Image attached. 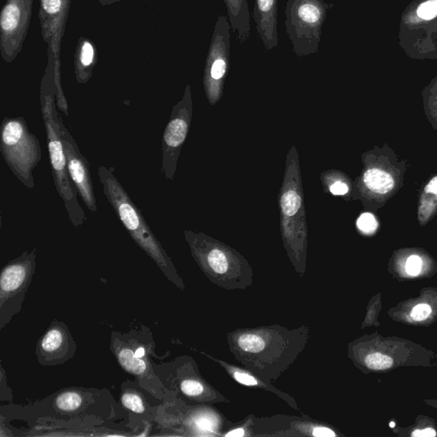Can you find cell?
<instances>
[{
  "label": "cell",
  "mask_w": 437,
  "mask_h": 437,
  "mask_svg": "<svg viewBox=\"0 0 437 437\" xmlns=\"http://www.w3.org/2000/svg\"><path fill=\"white\" fill-rule=\"evenodd\" d=\"M97 174L106 198L131 238L156 263L167 279L182 288L181 280L175 271L172 261L162 248L160 241L151 231L140 208L130 198L125 188L112 171L104 165L99 167Z\"/></svg>",
  "instance_id": "6da1fadb"
},
{
  "label": "cell",
  "mask_w": 437,
  "mask_h": 437,
  "mask_svg": "<svg viewBox=\"0 0 437 437\" xmlns=\"http://www.w3.org/2000/svg\"><path fill=\"white\" fill-rule=\"evenodd\" d=\"M42 113L47 138V148L52 167L53 181L56 191L64 204L69 222L73 227H80L87 220L85 211L78 201V193L71 183L65 156L62 137H61L56 95L51 89L43 88L42 91Z\"/></svg>",
  "instance_id": "7a4b0ae2"
},
{
  "label": "cell",
  "mask_w": 437,
  "mask_h": 437,
  "mask_svg": "<svg viewBox=\"0 0 437 437\" xmlns=\"http://www.w3.org/2000/svg\"><path fill=\"white\" fill-rule=\"evenodd\" d=\"M0 151L14 176L28 189H35L34 171L42 158L40 140L23 116L5 117L0 131Z\"/></svg>",
  "instance_id": "3957f363"
},
{
  "label": "cell",
  "mask_w": 437,
  "mask_h": 437,
  "mask_svg": "<svg viewBox=\"0 0 437 437\" xmlns=\"http://www.w3.org/2000/svg\"><path fill=\"white\" fill-rule=\"evenodd\" d=\"M329 8L324 0H288L285 28L298 58L318 53L322 27Z\"/></svg>",
  "instance_id": "277c9868"
},
{
  "label": "cell",
  "mask_w": 437,
  "mask_h": 437,
  "mask_svg": "<svg viewBox=\"0 0 437 437\" xmlns=\"http://www.w3.org/2000/svg\"><path fill=\"white\" fill-rule=\"evenodd\" d=\"M36 251H24L10 261L0 277V314L1 328L21 309L22 302L35 275Z\"/></svg>",
  "instance_id": "5b68a950"
},
{
  "label": "cell",
  "mask_w": 437,
  "mask_h": 437,
  "mask_svg": "<svg viewBox=\"0 0 437 437\" xmlns=\"http://www.w3.org/2000/svg\"><path fill=\"white\" fill-rule=\"evenodd\" d=\"M59 125L71 181L85 207L92 213H97V205L92 179L91 165L88 159L80 152L75 138L64 125L62 117L60 116Z\"/></svg>",
  "instance_id": "8992f818"
},
{
  "label": "cell",
  "mask_w": 437,
  "mask_h": 437,
  "mask_svg": "<svg viewBox=\"0 0 437 437\" xmlns=\"http://www.w3.org/2000/svg\"><path fill=\"white\" fill-rule=\"evenodd\" d=\"M189 97L174 106L172 116L167 122L162 140V174L167 181H172L176 171L177 161L181 146L189 130Z\"/></svg>",
  "instance_id": "52a82bcc"
},
{
  "label": "cell",
  "mask_w": 437,
  "mask_h": 437,
  "mask_svg": "<svg viewBox=\"0 0 437 437\" xmlns=\"http://www.w3.org/2000/svg\"><path fill=\"white\" fill-rule=\"evenodd\" d=\"M231 30L227 16H219L205 65L206 85L211 92L218 91L230 66Z\"/></svg>",
  "instance_id": "ba28073f"
},
{
  "label": "cell",
  "mask_w": 437,
  "mask_h": 437,
  "mask_svg": "<svg viewBox=\"0 0 437 437\" xmlns=\"http://www.w3.org/2000/svg\"><path fill=\"white\" fill-rule=\"evenodd\" d=\"M75 352V341L67 326L59 322L52 323L40 339L36 349L39 361L44 366L62 364L71 359Z\"/></svg>",
  "instance_id": "9c48e42d"
},
{
  "label": "cell",
  "mask_w": 437,
  "mask_h": 437,
  "mask_svg": "<svg viewBox=\"0 0 437 437\" xmlns=\"http://www.w3.org/2000/svg\"><path fill=\"white\" fill-rule=\"evenodd\" d=\"M277 0H255L253 18L257 35L267 51L279 44L277 32Z\"/></svg>",
  "instance_id": "30bf717a"
},
{
  "label": "cell",
  "mask_w": 437,
  "mask_h": 437,
  "mask_svg": "<svg viewBox=\"0 0 437 437\" xmlns=\"http://www.w3.org/2000/svg\"><path fill=\"white\" fill-rule=\"evenodd\" d=\"M232 31L241 44L247 42L251 36V14L248 0H224Z\"/></svg>",
  "instance_id": "8fae6325"
},
{
  "label": "cell",
  "mask_w": 437,
  "mask_h": 437,
  "mask_svg": "<svg viewBox=\"0 0 437 437\" xmlns=\"http://www.w3.org/2000/svg\"><path fill=\"white\" fill-rule=\"evenodd\" d=\"M363 182L370 193L385 196L391 193L395 186L393 175L383 167H371L366 171Z\"/></svg>",
  "instance_id": "7c38bea8"
},
{
  "label": "cell",
  "mask_w": 437,
  "mask_h": 437,
  "mask_svg": "<svg viewBox=\"0 0 437 437\" xmlns=\"http://www.w3.org/2000/svg\"><path fill=\"white\" fill-rule=\"evenodd\" d=\"M437 211V175L424 188L420 198L419 217L421 225L426 224Z\"/></svg>",
  "instance_id": "4fadbf2b"
},
{
  "label": "cell",
  "mask_w": 437,
  "mask_h": 437,
  "mask_svg": "<svg viewBox=\"0 0 437 437\" xmlns=\"http://www.w3.org/2000/svg\"><path fill=\"white\" fill-rule=\"evenodd\" d=\"M115 354L122 369L131 374L143 376L147 371V366L145 361L136 357V352L125 345H116Z\"/></svg>",
  "instance_id": "5bb4252c"
},
{
  "label": "cell",
  "mask_w": 437,
  "mask_h": 437,
  "mask_svg": "<svg viewBox=\"0 0 437 437\" xmlns=\"http://www.w3.org/2000/svg\"><path fill=\"white\" fill-rule=\"evenodd\" d=\"M83 403V396L75 390L64 391L56 396L55 400L56 409L64 412L80 410Z\"/></svg>",
  "instance_id": "9a60e30c"
},
{
  "label": "cell",
  "mask_w": 437,
  "mask_h": 437,
  "mask_svg": "<svg viewBox=\"0 0 437 437\" xmlns=\"http://www.w3.org/2000/svg\"><path fill=\"white\" fill-rule=\"evenodd\" d=\"M20 14H21V11L16 4H9L6 6L1 16V28L4 34L11 35L18 28L20 18H21Z\"/></svg>",
  "instance_id": "2e32d148"
},
{
  "label": "cell",
  "mask_w": 437,
  "mask_h": 437,
  "mask_svg": "<svg viewBox=\"0 0 437 437\" xmlns=\"http://www.w3.org/2000/svg\"><path fill=\"white\" fill-rule=\"evenodd\" d=\"M207 261L212 270L219 275H225L229 269V261L225 253L220 250L211 251L207 256Z\"/></svg>",
  "instance_id": "e0dca14e"
},
{
  "label": "cell",
  "mask_w": 437,
  "mask_h": 437,
  "mask_svg": "<svg viewBox=\"0 0 437 437\" xmlns=\"http://www.w3.org/2000/svg\"><path fill=\"white\" fill-rule=\"evenodd\" d=\"M301 205V199L295 191H289L281 198L282 211L288 217L295 215Z\"/></svg>",
  "instance_id": "ac0fdd59"
},
{
  "label": "cell",
  "mask_w": 437,
  "mask_h": 437,
  "mask_svg": "<svg viewBox=\"0 0 437 437\" xmlns=\"http://www.w3.org/2000/svg\"><path fill=\"white\" fill-rule=\"evenodd\" d=\"M121 402L126 408L136 414H143L145 410L144 400L137 392H125L121 396Z\"/></svg>",
  "instance_id": "d6986e66"
},
{
  "label": "cell",
  "mask_w": 437,
  "mask_h": 437,
  "mask_svg": "<svg viewBox=\"0 0 437 437\" xmlns=\"http://www.w3.org/2000/svg\"><path fill=\"white\" fill-rule=\"evenodd\" d=\"M365 363L369 369L382 371L390 369L393 365V359L385 354L373 353L367 355Z\"/></svg>",
  "instance_id": "ffe728a7"
},
{
  "label": "cell",
  "mask_w": 437,
  "mask_h": 437,
  "mask_svg": "<svg viewBox=\"0 0 437 437\" xmlns=\"http://www.w3.org/2000/svg\"><path fill=\"white\" fill-rule=\"evenodd\" d=\"M357 227L363 234L371 235L378 230V222L373 214L364 213L359 216Z\"/></svg>",
  "instance_id": "44dd1931"
},
{
  "label": "cell",
  "mask_w": 437,
  "mask_h": 437,
  "mask_svg": "<svg viewBox=\"0 0 437 437\" xmlns=\"http://www.w3.org/2000/svg\"><path fill=\"white\" fill-rule=\"evenodd\" d=\"M181 390L184 394L195 397L203 393L204 388L201 383L196 380H185L181 383Z\"/></svg>",
  "instance_id": "7402d4cb"
},
{
  "label": "cell",
  "mask_w": 437,
  "mask_h": 437,
  "mask_svg": "<svg viewBox=\"0 0 437 437\" xmlns=\"http://www.w3.org/2000/svg\"><path fill=\"white\" fill-rule=\"evenodd\" d=\"M418 15L424 20H431L437 16V0H430L419 7Z\"/></svg>",
  "instance_id": "603a6c76"
},
{
  "label": "cell",
  "mask_w": 437,
  "mask_h": 437,
  "mask_svg": "<svg viewBox=\"0 0 437 437\" xmlns=\"http://www.w3.org/2000/svg\"><path fill=\"white\" fill-rule=\"evenodd\" d=\"M422 259L419 256L412 255L406 261V271L411 276L419 275L422 270Z\"/></svg>",
  "instance_id": "cb8c5ba5"
},
{
  "label": "cell",
  "mask_w": 437,
  "mask_h": 437,
  "mask_svg": "<svg viewBox=\"0 0 437 437\" xmlns=\"http://www.w3.org/2000/svg\"><path fill=\"white\" fill-rule=\"evenodd\" d=\"M432 309L430 305L419 304L412 310L411 316L416 321H424L430 317Z\"/></svg>",
  "instance_id": "d4e9b609"
},
{
  "label": "cell",
  "mask_w": 437,
  "mask_h": 437,
  "mask_svg": "<svg viewBox=\"0 0 437 437\" xmlns=\"http://www.w3.org/2000/svg\"><path fill=\"white\" fill-rule=\"evenodd\" d=\"M94 51L93 47L89 42H85L81 50L80 62L84 68H88L92 64L93 61Z\"/></svg>",
  "instance_id": "484cf974"
},
{
  "label": "cell",
  "mask_w": 437,
  "mask_h": 437,
  "mask_svg": "<svg viewBox=\"0 0 437 437\" xmlns=\"http://www.w3.org/2000/svg\"><path fill=\"white\" fill-rule=\"evenodd\" d=\"M234 378L237 380V381L241 383V385L246 386L258 385V382H257L256 380L252 377V376L242 373V371H234Z\"/></svg>",
  "instance_id": "4316f807"
},
{
  "label": "cell",
  "mask_w": 437,
  "mask_h": 437,
  "mask_svg": "<svg viewBox=\"0 0 437 437\" xmlns=\"http://www.w3.org/2000/svg\"><path fill=\"white\" fill-rule=\"evenodd\" d=\"M42 7L49 14H56L61 10V0H42Z\"/></svg>",
  "instance_id": "83f0119b"
},
{
  "label": "cell",
  "mask_w": 437,
  "mask_h": 437,
  "mask_svg": "<svg viewBox=\"0 0 437 437\" xmlns=\"http://www.w3.org/2000/svg\"><path fill=\"white\" fill-rule=\"evenodd\" d=\"M333 195L342 196L349 193V186L347 184L342 181H337L330 188Z\"/></svg>",
  "instance_id": "f1b7e54d"
},
{
  "label": "cell",
  "mask_w": 437,
  "mask_h": 437,
  "mask_svg": "<svg viewBox=\"0 0 437 437\" xmlns=\"http://www.w3.org/2000/svg\"><path fill=\"white\" fill-rule=\"evenodd\" d=\"M196 426L205 431H211L214 428L213 421L210 419L206 418V417H200V418L196 420Z\"/></svg>",
  "instance_id": "f546056e"
},
{
  "label": "cell",
  "mask_w": 437,
  "mask_h": 437,
  "mask_svg": "<svg viewBox=\"0 0 437 437\" xmlns=\"http://www.w3.org/2000/svg\"><path fill=\"white\" fill-rule=\"evenodd\" d=\"M313 436L317 437L336 436L333 431L325 427H318L313 431Z\"/></svg>",
  "instance_id": "4dcf8cb0"
},
{
  "label": "cell",
  "mask_w": 437,
  "mask_h": 437,
  "mask_svg": "<svg viewBox=\"0 0 437 437\" xmlns=\"http://www.w3.org/2000/svg\"><path fill=\"white\" fill-rule=\"evenodd\" d=\"M412 436L414 437H434L436 436V432L431 428L424 429V430H417L412 433Z\"/></svg>",
  "instance_id": "1f68e13d"
},
{
  "label": "cell",
  "mask_w": 437,
  "mask_h": 437,
  "mask_svg": "<svg viewBox=\"0 0 437 437\" xmlns=\"http://www.w3.org/2000/svg\"><path fill=\"white\" fill-rule=\"evenodd\" d=\"M244 436V431L243 429H238V430L232 431L227 433L226 436Z\"/></svg>",
  "instance_id": "d6a6232c"
},
{
  "label": "cell",
  "mask_w": 437,
  "mask_h": 437,
  "mask_svg": "<svg viewBox=\"0 0 437 437\" xmlns=\"http://www.w3.org/2000/svg\"><path fill=\"white\" fill-rule=\"evenodd\" d=\"M134 352H136V357L138 358L143 359L145 357V349L144 347H138Z\"/></svg>",
  "instance_id": "836d02e7"
},
{
  "label": "cell",
  "mask_w": 437,
  "mask_h": 437,
  "mask_svg": "<svg viewBox=\"0 0 437 437\" xmlns=\"http://www.w3.org/2000/svg\"><path fill=\"white\" fill-rule=\"evenodd\" d=\"M390 427L393 428L395 427V423L394 422H391L390 424Z\"/></svg>",
  "instance_id": "e575fe53"
}]
</instances>
